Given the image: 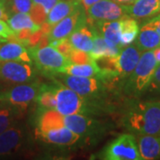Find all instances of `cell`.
I'll return each instance as SVG.
<instances>
[{
    "mask_svg": "<svg viewBox=\"0 0 160 160\" xmlns=\"http://www.w3.org/2000/svg\"><path fill=\"white\" fill-rule=\"evenodd\" d=\"M125 126L138 135H160V101H142L132 105Z\"/></svg>",
    "mask_w": 160,
    "mask_h": 160,
    "instance_id": "obj_1",
    "label": "cell"
},
{
    "mask_svg": "<svg viewBox=\"0 0 160 160\" xmlns=\"http://www.w3.org/2000/svg\"><path fill=\"white\" fill-rule=\"evenodd\" d=\"M158 65L153 50L142 52L133 71L126 79V92L132 95H139L146 91Z\"/></svg>",
    "mask_w": 160,
    "mask_h": 160,
    "instance_id": "obj_2",
    "label": "cell"
},
{
    "mask_svg": "<svg viewBox=\"0 0 160 160\" xmlns=\"http://www.w3.org/2000/svg\"><path fill=\"white\" fill-rule=\"evenodd\" d=\"M29 51L37 69L46 74L62 73L64 69L71 63L69 58L50 45L32 46Z\"/></svg>",
    "mask_w": 160,
    "mask_h": 160,
    "instance_id": "obj_3",
    "label": "cell"
},
{
    "mask_svg": "<svg viewBox=\"0 0 160 160\" xmlns=\"http://www.w3.org/2000/svg\"><path fill=\"white\" fill-rule=\"evenodd\" d=\"M106 160H142L135 137L124 133L108 144L102 153Z\"/></svg>",
    "mask_w": 160,
    "mask_h": 160,
    "instance_id": "obj_4",
    "label": "cell"
},
{
    "mask_svg": "<svg viewBox=\"0 0 160 160\" xmlns=\"http://www.w3.org/2000/svg\"><path fill=\"white\" fill-rule=\"evenodd\" d=\"M41 85L37 82L18 84L0 92V102L11 104L24 112L33 102H36Z\"/></svg>",
    "mask_w": 160,
    "mask_h": 160,
    "instance_id": "obj_5",
    "label": "cell"
},
{
    "mask_svg": "<svg viewBox=\"0 0 160 160\" xmlns=\"http://www.w3.org/2000/svg\"><path fill=\"white\" fill-rule=\"evenodd\" d=\"M56 101L55 110L62 116L84 114L86 112V103L84 97L64 85L54 86Z\"/></svg>",
    "mask_w": 160,
    "mask_h": 160,
    "instance_id": "obj_6",
    "label": "cell"
},
{
    "mask_svg": "<svg viewBox=\"0 0 160 160\" xmlns=\"http://www.w3.org/2000/svg\"><path fill=\"white\" fill-rule=\"evenodd\" d=\"M37 69L32 63L22 62H1L0 80L8 84H24L34 82L37 77Z\"/></svg>",
    "mask_w": 160,
    "mask_h": 160,
    "instance_id": "obj_7",
    "label": "cell"
},
{
    "mask_svg": "<svg viewBox=\"0 0 160 160\" xmlns=\"http://www.w3.org/2000/svg\"><path fill=\"white\" fill-rule=\"evenodd\" d=\"M88 20L94 23L117 21L126 15V6L114 0H100L86 9Z\"/></svg>",
    "mask_w": 160,
    "mask_h": 160,
    "instance_id": "obj_8",
    "label": "cell"
},
{
    "mask_svg": "<svg viewBox=\"0 0 160 160\" xmlns=\"http://www.w3.org/2000/svg\"><path fill=\"white\" fill-rule=\"evenodd\" d=\"M86 20V14L81 5L72 13L52 26L51 30L47 34L48 44L52 41L68 38L76 29L85 25Z\"/></svg>",
    "mask_w": 160,
    "mask_h": 160,
    "instance_id": "obj_9",
    "label": "cell"
},
{
    "mask_svg": "<svg viewBox=\"0 0 160 160\" xmlns=\"http://www.w3.org/2000/svg\"><path fill=\"white\" fill-rule=\"evenodd\" d=\"M60 78L64 86L72 89L84 98L96 96L102 88V80L97 78H84L64 74Z\"/></svg>",
    "mask_w": 160,
    "mask_h": 160,
    "instance_id": "obj_10",
    "label": "cell"
},
{
    "mask_svg": "<svg viewBox=\"0 0 160 160\" xmlns=\"http://www.w3.org/2000/svg\"><path fill=\"white\" fill-rule=\"evenodd\" d=\"M26 132L17 123L0 133V157L16 153L25 142Z\"/></svg>",
    "mask_w": 160,
    "mask_h": 160,
    "instance_id": "obj_11",
    "label": "cell"
},
{
    "mask_svg": "<svg viewBox=\"0 0 160 160\" xmlns=\"http://www.w3.org/2000/svg\"><path fill=\"white\" fill-rule=\"evenodd\" d=\"M36 134L42 141L59 146L74 145L80 139L78 134L73 132L65 126H55L46 129L45 131L36 132Z\"/></svg>",
    "mask_w": 160,
    "mask_h": 160,
    "instance_id": "obj_12",
    "label": "cell"
},
{
    "mask_svg": "<svg viewBox=\"0 0 160 160\" xmlns=\"http://www.w3.org/2000/svg\"><path fill=\"white\" fill-rule=\"evenodd\" d=\"M22 62L32 63L29 49L20 41H5L0 46V62Z\"/></svg>",
    "mask_w": 160,
    "mask_h": 160,
    "instance_id": "obj_13",
    "label": "cell"
},
{
    "mask_svg": "<svg viewBox=\"0 0 160 160\" xmlns=\"http://www.w3.org/2000/svg\"><path fill=\"white\" fill-rule=\"evenodd\" d=\"M126 6V15L137 20H146L160 13L159 0H135Z\"/></svg>",
    "mask_w": 160,
    "mask_h": 160,
    "instance_id": "obj_14",
    "label": "cell"
},
{
    "mask_svg": "<svg viewBox=\"0 0 160 160\" xmlns=\"http://www.w3.org/2000/svg\"><path fill=\"white\" fill-rule=\"evenodd\" d=\"M142 52L138 49L135 44L132 43L122 48L119 55L118 56V64L119 69V77L127 78L135 68Z\"/></svg>",
    "mask_w": 160,
    "mask_h": 160,
    "instance_id": "obj_15",
    "label": "cell"
},
{
    "mask_svg": "<svg viewBox=\"0 0 160 160\" xmlns=\"http://www.w3.org/2000/svg\"><path fill=\"white\" fill-rule=\"evenodd\" d=\"M64 126L69 130L81 136H88L97 130L98 123L82 114H73L63 116Z\"/></svg>",
    "mask_w": 160,
    "mask_h": 160,
    "instance_id": "obj_16",
    "label": "cell"
},
{
    "mask_svg": "<svg viewBox=\"0 0 160 160\" xmlns=\"http://www.w3.org/2000/svg\"><path fill=\"white\" fill-rule=\"evenodd\" d=\"M133 43L141 52L154 50L160 46L159 35L150 21L143 24Z\"/></svg>",
    "mask_w": 160,
    "mask_h": 160,
    "instance_id": "obj_17",
    "label": "cell"
},
{
    "mask_svg": "<svg viewBox=\"0 0 160 160\" xmlns=\"http://www.w3.org/2000/svg\"><path fill=\"white\" fill-rule=\"evenodd\" d=\"M81 6L79 0H61L47 13L46 23L47 26H53Z\"/></svg>",
    "mask_w": 160,
    "mask_h": 160,
    "instance_id": "obj_18",
    "label": "cell"
},
{
    "mask_svg": "<svg viewBox=\"0 0 160 160\" xmlns=\"http://www.w3.org/2000/svg\"><path fill=\"white\" fill-rule=\"evenodd\" d=\"M93 33V47L89 52L92 59L101 56H113L118 57L123 47L115 45L114 43L105 39L98 31H92Z\"/></svg>",
    "mask_w": 160,
    "mask_h": 160,
    "instance_id": "obj_19",
    "label": "cell"
},
{
    "mask_svg": "<svg viewBox=\"0 0 160 160\" xmlns=\"http://www.w3.org/2000/svg\"><path fill=\"white\" fill-rule=\"evenodd\" d=\"M137 143L142 160L160 158V135H139Z\"/></svg>",
    "mask_w": 160,
    "mask_h": 160,
    "instance_id": "obj_20",
    "label": "cell"
},
{
    "mask_svg": "<svg viewBox=\"0 0 160 160\" xmlns=\"http://www.w3.org/2000/svg\"><path fill=\"white\" fill-rule=\"evenodd\" d=\"M6 22L9 25V27L14 31V33L23 30H28L35 33L42 29L41 25L36 22L29 13H25V12L12 13L8 17Z\"/></svg>",
    "mask_w": 160,
    "mask_h": 160,
    "instance_id": "obj_21",
    "label": "cell"
},
{
    "mask_svg": "<svg viewBox=\"0 0 160 160\" xmlns=\"http://www.w3.org/2000/svg\"><path fill=\"white\" fill-rule=\"evenodd\" d=\"M68 38L72 47L77 50L90 52L93 47V33L85 25L76 29Z\"/></svg>",
    "mask_w": 160,
    "mask_h": 160,
    "instance_id": "obj_22",
    "label": "cell"
},
{
    "mask_svg": "<svg viewBox=\"0 0 160 160\" xmlns=\"http://www.w3.org/2000/svg\"><path fill=\"white\" fill-rule=\"evenodd\" d=\"M92 61L99 71V78L101 80L120 78L118 57L101 56L92 59Z\"/></svg>",
    "mask_w": 160,
    "mask_h": 160,
    "instance_id": "obj_23",
    "label": "cell"
},
{
    "mask_svg": "<svg viewBox=\"0 0 160 160\" xmlns=\"http://www.w3.org/2000/svg\"><path fill=\"white\" fill-rule=\"evenodd\" d=\"M120 42L123 47L130 45L134 40L139 33V25L137 21L128 15L119 19Z\"/></svg>",
    "mask_w": 160,
    "mask_h": 160,
    "instance_id": "obj_24",
    "label": "cell"
},
{
    "mask_svg": "<svg viewBox=\"0 0 160 160\" xmlns=\"http://www.w3.org/2000/svg\"><path fill=\"white\" fill-rule=\"evenodd\" d=\"M23 112L11 104L0 102V133L17 123Z\"/></svg>",
    "mask_w": 160,
    "mask_h": 160,
    "instance_id": "obj_25",
    "label": "cell"
},
{
    "mask_svg": "<svg viewBox=\"0 0 160 160\" xmlns=\"http://www.w3.org/2000/svg\"><path fill=\"white\" fill-rule=\"evenodd\" d=\"M62 74L76 76V77H84V78H99L100 74L98 71L93 61L89 63H73L69 64L64 70ZM100 79V78H99Z\"/></svg>",
    "mask_w": 160,
    "mask_h": 160,
    "instance_id": "obj_26",
    "label": "cell"
},
{
    "mask_svg": "<svg viewBox=\"0 0 160 160\" xmlns=\"http://www.w3.org/2000/svg\"><path fill=\"white\" fill-rule=\"evenodd\" d=\"M97 26L98 32L102 35L105 39L114 43L117 46L123 47L120 42L119 20L97 23Z\"/></svg>",
    "mask_w": 160,
    "mask_h": 160,
    "instance_id": "obj_27",
    "label": "cell"
},
{
    "mask_svg": "<svg viewBox=\"0 0 160 160\" xmlns=\"http://www.w3.org/2000/svg\"><path fill=\"white\" fill-rule=\"evenodd\" d=\"M36 102L38 104L40 110L55 109L56 101L54 95V86L41 85L40 92L36 99Z\"/></svg>",
    "mask_w": 160,
    "mask_h": 160,
    "instance_id": "obj_28",
    "label": "cell"
},
{
    "mask_svg": "<svg viewBox=\"0 0 160 160\" xmlns=\"http://www.w3.org/2000/svg\"><path fill=\"white\" fill-rule=\"evenodd\" d=\"M5 1H6V10L9 16L15 12L30 13L34 6L32 0H5Z\"/></svg>",
    "mask_w": 160,
    "mask_h": 160,
    "instance_id": "obj_29",
    "label": "cell"
},
{
    "mask_svg": "<svg viewBox=\"0 0 160 160\" xmlns=\"http://www.w3.org/2000/svg\"><path fill=\"white\" fill-rule=\"evenodd\" d=\"M69 59L70 62L73 63H89L92 62V58L91 57L89 52H86L84 51H80L77 49H72L69 55Z\"/></svg>",
    "mask_w": 160,
    "mask_h": 160,
    "instance_id": "obj_30",
    "label": "cell"
},
{
    "mask_svg": "<svg viewBox=\"0 0 160 160\" xmlns=\"http://www.w3.org/2000/svg\"><path fill=\"white\" fill-rule=\"evenodd\" d=\"M147 90L149 91H160V64L158 65L154 74L151 78ZM146 90V91H147Z\"/></svg>",
    "mask_w": 160,
    "mask_h": 160,
    "instance_id": "obj_31",
    "label": "cell"
},
{
    "mask_svg": "<svg viewBox=\"0 0 160 160\" xmlns=\"http://www.w3.org/2000/svg\"><path fill=\"white\" fill-rule=\"evenodd\" d=\"M32 1L34 6L43 9L47 15V13L50 12L52 8L61 0H32Z\"/></svg>",
    "mask_w": 160,
    "mask_h": 160,
    "instance_id": "obj_32",
    "label": "cell"
},
{
    "mask_svg": "<svg viewBox=\"0 0 160 160\" xmlns=\"http://www.w3.org/2000/svg\"><path fill=\"white\" fill-rule=\"evenodd\" d=\"M14 34V31L9 27L6 21L0 20V38L6 40L10 38H13Z\"/></svg>",
    "mask_w": 160,
    "mask_h": 160,
    "instance_id": "obj_33",
    "label": "cell"
},
{
    "mask_svg": "<svg viewBox=\"0 0 160 160\" xmlns=\"http://www.w3.org/2000/svg\"><path fill=\"white\" fill-rule=\"evenodd\" d=\"M9 17L8 12L6 10V1L5 0H0V20L3 21H7V19Z\"/></svg>",
    "mask_w": 160,
    "mask_h": 160,
    "instance_id": "obj_34",
    "label": "cell"
},
{
    "mask_svg": "<svg viewBox=\"0 0 160 160\" xmlns=\"http://www.w3.org/2000/svg\"><path fill=\"white\" fill-rule=\"evenodd\" d=\"M151 22H152V24L154 25L155 29H156V30L158 31V35H159L160 37V15L159 14H158V15H156L155 17H153L151 20H149Z\"/></svg>",
    "mask_w": 160,
    "mask_h": 160,
    "instance_id": "obj_35",
    "label": "cell"
},
{
    "mask_svg": "<svg viewBox=\"0 0 160 160\" xmlns=\"http://www.w3.org/2000/svg\"><path fill=\"white\" fill-rule=\"evenodd\" d=\"M99 1H100V0H79L81 5L84 6L85 9H87L88 7H90V6H92L93 4L97 3Z\"/></svg>",
    "mask_w": 160,
    "mask_h": 160,
    "instance_id": "obj_36",
    "label": "cell"
},
{
    "mask_svg": "<svg viewBox=\"0 0 160 160\" xmlns=\"http://www.w3.org/2000/svg\"><path fill=\"white\" fill-rule=\"evenodd\" d=\"M153 52H154L155 58L157 60V62H158V64H160V46H158L156 49H154Z\"/></svg>",
    "mask_w": 160,
    "mask_h": 160,
    "instance_id": "obj_37",
    "label": "cell"
},
{
    "mask_svg": "<svg viewBox=\"0 0 160 160\" xmlns=\"http://www.w3.org/2000/svg\"><path fill=\"white\" fill-rule=\"evenodd\" d=\"M115 2L121 4V5H124V6H127V5H130L132 2H134L135 0H114Z\"/></svg>",
    "mask_w": 160,
    "mask_h": 160,
    "instance_id": "obj_38",
    "label": "cell"
},
{
    "mask_svg": "<svg viewBox=\"0 0 160 160\" xmlns=\"http://www.w3.org/2000/svg\"><path fill=\"white\" fill-rule=\"evenodd\" d=\"M159 2H160V0H159Z\"/></svg>",
    "mask_w": 160,
    "mask_h": 160,
    "instance_id": "obj_39",
    "label": "cell"
},
{
    "mask_svg": "<svg viewBox=\"0 0 160 160\" xmlns=\"http://www.w3.org/2000/svg\"><path fill=\"white\" fill-rule=\"evenodd\" d=\"M159 15H160V13H159Z\"/></svg>",
    "mask_w": 160,
    "mask_h": 160,
    "instance_id": "obj_40",
    "label": "cell"
}]
</instances>
